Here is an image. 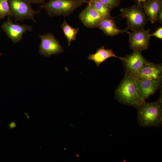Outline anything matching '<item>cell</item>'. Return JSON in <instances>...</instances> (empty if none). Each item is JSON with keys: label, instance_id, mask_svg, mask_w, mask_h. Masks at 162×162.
<instances>
[{"label": "cell", "instance_id": "cell-14", "mask_svg": "<svg viewBox=\"0 0 162 162\" xmlns=\"http://www.w3.org/2000/svg\"><path fill=\"white\" fill-rule=\"evenodd\" d=\"M101 29L104 34L110 36H113L126 32L128 29L120 30L117 28L111 17L103 18L98 24V27Z\"/></svg>", "mask_w": 162, "mask_h": 162}, {"label": "cell", "instance_id": "cell-18", "mask_svg": "<svg viewBox=\"0 0 162 162\" xmlns=\"http://www.w3.org/2000/svg\"><path fill=\"white\" fill-rule=\"evenodd\" d=\"M11 15L8 0H0V20H3L6 16Z\"/></svg>", "mask_w": 162, "mask_h": 162}, {"label": "cell", "instance_id": "cell-9", "mask_svg": "<svg viewBox=\"0 0 162 162\" xmlns=\"http://www.w3.org/2000/svg\"><path fill=\"white\" fill-rule=\"evenodd\" d=\"M130 75L137 80L149 79L161 83L162 66L160 64L148 62L141 70Z\"/></svg>", "mask_w": 162, "mask_h": 162}, {"label": "cell", "instance_id": "cell-10", "mask_svg": "<svg viewBox=\"0 0 162 162\" xmlns=\"http://www.w3.org/2000/svg\"><path fill=\"white\" fill-rule=\"evenodd\" d=\"M125 70V74L131 75L143 68L148 62L143 56L141 52L134 51L126 55L122 60Z\"/></svg>", "mask_w": 162, "mask_h": 162}, {"label": "cell", "instance_id": "cell-24", "mask_svg": "<svg viewBox=\"0 0 162 162\" xmlns=\"http://www.w3.org/2000/svg\"><path fill=\"white\" fill-rule=\"evenodd\" d=\"M16 127V124L14 122H12L10 123L9 127L10 128H13Z\"/></svg>", "mask_w": 162, "mask_h": 162}, {"label": "cell", "instance_id": "cell-25", "mask_svg": "<svg viewBox=\"0 0 162 162\" xmlns=\"http://www.w3.org/2000/svg\"><path fill=\"white\" fill-rule=\"evenodd\" d=\"M94 0H89V1H94Z\"/></svg>", "mask_w": 162, "mask_h": 162}, {"label": "cell", "instance_id": "cell-22", "mask_svg": "<svg viewBox=\"0 0 162 162\" xmlns=\"http://www.w3.org/2000/svg\"><path fill=\"white\" fill-rule=\"evenodd\" d=\"M157 20H158L160 22H161L162 20V7L161 8L158 14Z\"/></svg>", "mask_w": 162, "mask_h": 162}, {"label": "cell", "instance_id": "cell-3", "mask_svg": "<svg viewBox=\"0 0 162 162\" xmlns=\"http://www.w3.org/2000/svg\"><path fill=\"white\" fill-rule=\"evenodd\" d=\"M87 0H49L41 4L40 9H44L49 17L59 16H67L83 4L88 3Z\"/></svg>", "mask_w": 162, "mask_h": 162}, {"label": "cell", "instance_id": "cell-20", "mask_svg": "<svg viewBox=\"0 0 162 162\" xmlns=\"http://www.w3.org/2000/svg\"><path fill=\"white\" fill-rule=\"evenodd\" d=\"M151 36H154L156 37L162 39V28L161 27L158 28L152 34H151Z\"/></svg>", "mask_w": 162, "mask_h": 162}, {"label": "cell", "instance_id": "cell-12", "mask_svg": "<svg viewBox=\"0 0 162 162\" xmlns=\"http://www.w3.org/2000/svg\"><path fill=\"white\" fill-rule=\"evenodd\" d=\"M137 81L139 95L144 101L160 88L161 83L155 80L149 79Z\"/></svg>", "mask_w": 162, "mask_h": 162}, {"label": "cell", "instance_id": "cell-26", "mask_svg": "<svg viewBox=\"0 0 162 162\" xmlns=\"http://www.w3.org/2000/svg\"><path fill=\"white\" fill-rule=\"evenodd\" d=\"M160 0L162 1V0Z\"/></svg>", "mask_w": 162, "mask_h": 162}, {"label": "cell", "instance_id": "cell-11", "mask_svg": "<svg viewBox=\"0 0 162 162\" xmlns=\"http://www.w3.org/2000/svg\"><path fill=\"white\" fill-rule=\"evenodd\" d=\"M88 3L85 8L80 14L79 18L84 26L88 28L98 27L103 18L88 2Z\"/></svg>", "mask_w": 162, "mask_h": 162}, {"label": "cell", "instance_id": "cell-21", "mask_svg": "<svg viewBox=\"0 0 162 162\" xmlns=\"http://www.w3.org/2000/svg\"><path fill=\"white\" fill-rule=\"evenodd\" d=\"M31 4H43L45 3L46 0H25Z\"/></svg>", "mask_w": 162, "mask_h": 162}, {"label": "cell", "instance_id": "cell-17", "mask_svg": "<svg viewBox=\"0 0 162 162\" xmlns=\"http://www.w3.org/2000/svg\"><path fill=\"white\" fill-rule=\"evenodd\" d=\"M88 2L103 18L110 17L111 10L99 0L89 1Z\"/></svg>", "mask_w": 162, "mask_h": 162}, {"label": "cell", "instance_id": "cell-13", "mask_svg": "<svg viewBox=\"0 0 162 162\" xmlns=\"http://www.w3.org/2000/svg\"><path fill=\"white\" fill-rule=\"evenodd\" d=\"M141 7L149 20L152 23H154L157 21L158 14L162 7V1L148 0L143 3Z\"/></svg>", "mask_w": 162, "mask_h": 162}, {"label": "cell", "instance_id": "cell-19", "mask_svg": "<svg viewBox=\"0 0 162 162\" xmlns=\"http://www.w3.org/2000/svg\"><path fill=\"white\" fill-rule=\"evenodd\" d=\"M109 8L111 9L118 6L120 0H99Z\"/></svg>", "mask_w": 162, "mask_h": 162}, {"label": "cell", "instance_id": "cell-15", "mask_svg": "<svg viewBox=\"0 0 162 162\" xmlns=\"http://www.w3.org/2000/svg\"><path fill=\"white\" fill-rule=\"evenodd\" d=\"M115 57L122 60L124 58L118 57L115 54L112 49H106L103 46L97 50L94 54H90L88 59L93 61L98 67L100 64L109 58Z\"/></svg>", "mask_w": 162, "mask_h": 162}, {"label": "cell", "instance_id": "cell-8", "mask_svg": "<svg viewBox=\"0 0 162 162\" xmlns=\"http://www.w3.org/2000/svg\"><path fill=\"white\" fill-rule=\"evenodd\" d=\"M129 33L131 50L141 52L148 49L151 36L149 29L145 30L143 28Z\"/></svg>", "mask_w": 162, "mask_h": 162}, {"label": "cell", "instance_id": "cell-6", "mask_svg": "<svg viewBox=\"0 0 162 162\" xmlns=\"http://www.w3.org/2000/svg\"><path fill=\"white\" fill-rule=\"evenodd\" d=\"M11 18V16H9L2 24L1 28L12 42L16 44L22 40L25 32L32 31L33 28L30 25L14 23Z\"/></svg>", "mask_w": 162, "mask_h": 162}, {"label": "cell", "instance_id": "cell-23", "mask_svg": "<svg viewBox=\"0 0 162 162\" xmlns=\"http://www.w3.org/2000/svg\"><path fill=\"white\" fill-rule=\"evenodd\" d=\"M137 3V4L141 6L142 4L148 0H135Z\"/></svg>", "mask_w": 162, "mask_h": 162}, {"label": "cell", "instance_id": "cell-5", "mask_svg": "<svg viewBox=\"0 0 162 162\" xmlns=\"http://www.w3.org/2000/svg\"><path fill=\"white\" fill-rule=\"evenodd\" d=\"M142 8L137 4L121 9L122 15L127 19L128 29L134 31L143 28L147 20Z\"/></svg>", "mask_w": 162, "mask_h": 162}, {"label": "cell", "instance_id": "cell-16", "mask_svg": "<svg viewBox=\"0 0 162 162\" xmlns=\"http://www.w3.org/2000/svg\"><path fill=\"white\" fill-rule=\"evenodd\" d=\"M61 28L68 40V44L70 46L71 41L75 40L77 34L79 32V28H75L70 25L64 20L61 26Z\"/></svg>", "mask_w": 162, "mask_h": 162}, {"label": "cell", "instance_id": "cell-7", "mask_svg": "<svg viewBox=\"0 0 162 162\" xmlns=\"http://www.w3.org/2000/svg\"><path fill=\"white\" fill-rule=\"evenodd\" d=\"M41 40L39 46V52L42 55L49 57L52 55L62 52L64 49L55 36L50 32L39 34Z\"/></svg>", "mask_w": 162, "mask_h": 162}, {"label": "cell", "instance_id": "cell-2", "mask_svg": "<svg viewBox=\"0 0 162 162\" xmlns=\"http://www.w3.org/2000/svg\"><path fill=\"white\" fill-rule=\"evenodd\" d=\"M115 97L120 103L136 109L145 101L141 98L137 80L130 75L125 74L115 92Z\"/></svg>", "mask_w": 162, "mask_h": 162}, {"label": "cell", "instance_id": "cell-1", "mask_svg": "<svg viewBox=\"0 0 162 162\" xmlns=\"http://www.w3.org/2000/svg\"><path fill=\"white\" fill-rule=\"evenodd\" d=\"M137 122L140 127L158 128L162 124V97L152 102H145L137 108Z\"/></svg>", "mask_w": 162, "mask_h": 162}, {"label": "cell", "instance_id": "cell-4", "mask_svg": "<svg viewBox=\"0 0 162 162\" xmlns=\"http://www.w3.org/2000/svg\"><path fill=\"white\" fill-rule=\"evenodd\" d=\"M11 16L15 22L31 20L36 23L35 16L40 13V9L35 10L31 3L25 0H8Z\"/></svg>", "mask_w": 162, "mask_h": 162}]
</instances>
